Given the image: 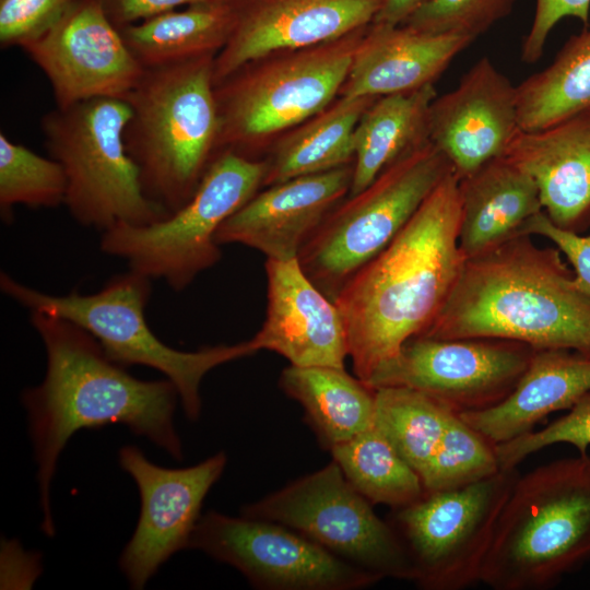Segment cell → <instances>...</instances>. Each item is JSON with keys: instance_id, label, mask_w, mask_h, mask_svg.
Returning a JSON list of instances; mask_svg holds the SVG:
<instances>
[{"instance_id": "7c38bea8", "label": "cell", "mask_w": 590, "mask_h": 590, "mask_svg": "<svg viewBox=\"0 0 590 590\" xmlns=\"http://www.w3.org/2000/svg\"><path fill=\"white\" fill-rule=\"evenodd\" d=\"M332 460L240 509V515L294 529L338 557L380 578L413 581L408 552Z\"/></svg>"}, {"instance_id": "484cf974", "label": "cell", "mask_w": 590, "mask_h": 590, "mask_svg": "<svg viewBox=\"0 0 590 590\" xmlns=\"http://www.w3.org/2000/svg\"><path fill=\"white\" fill-rule=\"evenodd\" d=\"M282 391L305 411V421L328 451L374 425L376 390L344 368L290 365Z\"/></svg>"}, {"instance_id": "603a6c76", "label": "cell", "mask_w": 590, "mask_h": 590, "mask_svg": "<svg viewBox=\"0 0 590 590\" xmlns=\"http://www.w3.org/2000/svg\"><path fill=\"white\" fill-rule=\"evenodd\" d=\"M590 391V354L534 350L514 390L488 409L459 413L495 445L534 429L547 415L573 408Z\"/></svg>"}, {"instance_id": "8d00e7d4", "label": "cell", "mask_w": 590, "mask_h": 590, "mask_svg": "<svg viewBox=\"0 0 590 590\" xmlns=\"http://www.w3.org/2000/svg\"><path fill=\"white\" fill-rule=\"evenodd\" d=\"M521 234L551 240L571 264L577 287L590 296V235L557 226L543 210L527 221Z\"/></svg>"}, {"instance_id": "44dd1931", "label": "cell", "mask_w": 590, "mask_h": 590, "mask_svg": "<svg viewBox=\"0 0 590 590\" xmlns=\"http://www.w3.org/2000/svg\"><path fill=\"white\" fill-rule=\"evenodd\" d=\"M535 181L543 211L579 232L590 222V111L536 131H520L504 154Z\"/></svg>"}, {"instance_id": "4316f807", "label": "cell", "mask_w": 590, "mask_h": 590, "mask_svg": "<svg viewBox=\"0 0 590 590\" xmlns=\"http://www.w3.org/2000/svg\"><path fill=\"white\" fill-rule=\"evenodd\" d=\"M434 84L377 97L359 118L354 134L353 179L349 196L365 189L387 166L429 140Z\"/></svg>"}, {"instance_id": "4dcf8cb0", "label": "cell", "mask_w": 590, "mask_h": 590, "mask_svg": "<svg viewBox=\"0 0 590 590\" xmlns=\"http://www.w3.org/2000/svg\"><path fill=\"white\" fill-rule=\"evenodd\" d=\"M375 390L374 425L422 479L455 411L420 390Z\"/></svg>"}, {"instance_id": "5b68a950", "label": "cell", "mask_w": 590, "mask_h": 590, "mask_svg": "<svg viewBox=\"0 0 590 590\" xmlns=\"http://www.w3.org/2000/svg\"><path fill=\"white\" fill-rule=\"evenodd\" d=\"M590 559V456L518 475L499 515L480 582L545 590Z\"/></svg>"}, {"instance_id": "3957f363", "label": "cell", "mask_w": 590, "mask_h": 590, "mask_svg": "<svg viewBox=\"0 0 590 590\" xmlns=\"http://www.w3.org/2000/svg\"><path fill=\"white\" fill-rule=\"evenodd\" d=\"M574 276L556 247L517 235L465 259L447 300L420 335L503 339L590 354V296Z\"/></svg>"}, {"instance_id": "74e56055", "label": "cell", "mask_w": 590, "mask_h": 590, "mask_svg": "<svg viewBox=\"0 0 590 590\" xmlns=\"http://www.w3.org/2000/svg\"><path fill=\"white\" fill-rule=\"evenodd\" d=\"M589 15L590 0H535L534 17L521 46L522 61L540 60L550 33L562 19L576 17L587 26Z\"/></svg>"}, {"instance_id": "30bf717a", "label": "cell", "mask_w": 590, "mask_h": 590, "mask_svg": "<svg viewBox=\"0 0 590 590\" xmlns=\"http://www.w3.org/2000/svg\"><path fill=\"white\" fill-rule=\"evenodd\" d=\"M452 170L430 141L408 151L326 216L298 255L308 279L331 300L406 225Z\"/></svg>"}, {"instance_id": "7402d4cb", "label": "cell", "mask_w": 590, "mask_h": 590, "mask_svg": "<svg viewBox=\"0 0 590 590\" xmlns=\"http://www.w3.org/2000/svg\"><path fill=\"white\" fill-rule=\"evenodd\" d=\"M474 39L408 25L371 23L355 51L339 96L380 97L434 84Z\"/></svg>"}, {"instance_id": "5bb4252c", "label": "cell", "mask_w": 590, "mask_h": 590, "mask_svg": "<svg viewBox=\"0 0 590 590\" xmlns=\"http://www.w3.org/2000/svg\"><path fill=\"white\" fill-rule=\"evenodd\" d=\"M533 351L524 343L503 339L416 335L365 384L374 389L420 390L457 413L481 411L514 390Z\"/></svg>"}, {"instance_id": "d4e9b609", "label": "cell", "mask_w": 590, "mask_h": 590, "mask_svg": "<svg viewBox=\"0 0 590 590\" xmlns=\"http://www.w3.org/2000/svg\"><path fill=\"white\" fill-rule=\"evenodd\" d=\"M243 2L190 4L118 30L144 69L216 56L238 23Z\"/></svg>"}, {"instance_id": "6da1fadb", "label": "cell", "mask_w": 590, "mask_h": 590, "mask_svg": "<svg viewBox=\"0 0 590 590\" xmlns=\"http://www.w3.org/2000/svg\"><path fill=\"white\" fill-rule=\"evenodd\" d=\"M30 312L47 364L43 381L22 392V403L37 465L40 529L52 538L51 482L71 436L81 429L122 424L181 461L182 445L174 425L179 396L167 378L133 377L80 326L48 314Z\"/></svg>"}, {"instance_id": "8992f818", "label": "cell", "mask_w": 590, "mask_h": 590, "mask_svg": "<svg viewBox=\"0 0 590 590\" xmlns=\"http://www.w3.org/2000/svg\"><path fill=\"white\" fill-rule=\"evenodd\" d=\"M150 279L129 270L108 281L98 292L52 295L0 274L1 291L30 311L67 319L91 333L109 358L128 367L142 365L164 374L176 387L186 417L201 414L200 385L213 368L251 355V340L185 352L163 343L145 319L152 287Z\"/></svg>"}, {"instance_id": "9c48e42d", "label": "cell", "mask_w": 590, "mask_h": 590, "mask_svg": "<svg viewBox=\"0 0 590 590\" xmlns=\"http://www.w3.org/2000/svg\"><path fill=\"white\" fill-rule=\"evenodd\" d=\"M266 170V161L223 150L185 205L151 224L103 232L101 249L126 260L129 270L182 291L219 262L217 229L259 191Z\"/></svg>"}, {"instance_id": "ffe728a7", "label": "cell", "mask_w": 590, "mask_h": 590, "mask_svg": "<svg viewBox=\"0 0 590 590\" xmlns=\"http://www.w3.org/2000/svg\"><path fill=\"white\" fill-rule=\"evenodd\" d=\"M267 314L251 339L299 367L344 368L349 356L341 314L305 274L298 259H267Z\"/></svg>"}, {"instance_id": "8fae6325", "label": "cell", "mask_w": 590, "mask_h": 590, "mask_svg": "<svg viewBox=\"0 0 590 590\" xmlns=\"http://www.w3.org/2000/svg\"><path fill=\"white\" fill-rule=\"evenodd\" d=\"M519 473L499 469L476 482L425 492L394 509L389 522L425 590H462L480 582L502 509Z\"/></svg>"}, {"instance_id": "d590c367", "label": "cell", "mask_w": 590, "mask_h": 590, "mask_svg": "<svg viewBox=\"0 0 590 590\" xmlns=\"http://www.w3.org/2000/svg\"><path fill=\"white\" fill-rule=\"evenodd\" d=\"M73 0H0V44L22 47L51 27Z\"/></svg>"}, {"instance_id": "7a4b0ae2", "label": "cell", "mask_w": 590, "mask_h": 590, "mask_svg": "<svg viewBox=\"0 0 590 590\" xmlns=\"http://www.w3.org/2000/svg\"><path fill=\"white\" fill-rule=\"evenodd\" d=\"M460 215L459 178L450 170L334 298L354 374L364 382L420 335L447 300L465 261Z\"/></svg>"}, {"instance_id": "1f68e13d", "label": "cell", "mask_w": 590, "mask_h": 590, "mask_svg": "<svg viewBox=\"0 0 590 590\" xmlns=\"http://www.w3.org/2000/svg\"><path fill=\"white\" fill-rule=\"evenodd\" d=\"M67 180L61 165L0 133V210L11 217L12 208H55L64 204Z\"/></svg>"}, {"instance_id": "d6a6232c", "label": "cell", "mask_w": 590, "mask_h": 590, "mask_svg": "<svg viewBox=\"0 0 590 590\" xmlns=\"http://www.w3.org/2000/svg\"><path fill=\"white\" fill-rule=\"evenodd\" d=\"M499 469L496 445L453 412L422 482L425 492L455 488Z\"/></svg>"}, {"instance_id": "2e32d148", "label": "cell", "mask_w": 590, "mask_h": 590, "mask_svg": "<svg viewBox=\"0 0 590 590\" xmlns=\"http://www.w3.org/2000/svg\"><path fill=\"white\" fill-rule=\"evenodd\" d=\"M21 48L49 80L58 108L96 97L125 99L144 71L101 0H73Z\"/></svg>"}, {"instance_id": "52a82bcc", "label": "cell", "mask_w": 590, "mask_h": 590, "mask_svg": "<svg viewBox=\"0 0 590 590\" xmlns=\"http://www.w3.org/2000/svg\"><path fill=\"white\" fill-rule=\"evenodd\" d=\"M367 27L319 45L273 52L215 84L217 150L248 157L272 135L327 108L339 95Z\"/></svg>"}, {"instance_id": "83f0119b", "label": "cell", "mask_w": 590, "mask_h": 590, "mask_svg": "<svg viewBox=\"0 0 590 590\" xmlns=\"http://www.w3.org/2000/svg\"><path fill=\"white\" fill-rule=\"evenodd\" d=\"M376 98L339 96L322 111L296 126L275 145L270 161H266L263 186L352 164L356 125Z\"/></svg>"}, {"instance_id": "d6986e66", "label": "cell", "mask_w": 590, "mask_h": 590, "mask_svg": "<svg viewBox=\"0 0 590 590\" xmlns=\"http://www.w3.org/2000/svg\"><path fill=\"white\" fill-rule=\"evenodd\" d=\"M353 163L258 191L217 229L219 245L240 244L267 259L292 260L331 210L349 196Z\"/></svg>"}, {"instance_id": "836d02e7", "label": "cell", "mask_w": 590, "mask_h": 590, "mask_svg": "<svg viewBox=\"0 0 590 590\" xmlns=\"http://www.w3.org/2000/svg\"><path fill=\"white\" fill-rule=\"evenodd\" d=\"M516 0H429L404 25L475 39L511 11Z\"/></svg>"}, {"instance_id": "cb8c5ba5", "label": "cell", "mask_w": 590, "mask_h": 590, "mask_svg": "<svg viewBox=\"0 0 590 590\" xmlns=\"http://www.w3.org/2000/svg\"><path fill=\"white\" fill-rule=\"evenodd\" d=\"M458 241L465 259L521 235L527 221L543 210L533 178L505 155L459 179Z\"/></svg>"}, {"instance_id": "f1b7e54d", "label": "cell", "mask_w": 590, "mask_h": 590, "mask_svg": "<svg viewBox=\"0 0 590 590\" xmlns=\"http://www.w3.org/2000/svg\"><path fill=\"white\" fill-rule=\"evenodd\" d=\"M520 129L536 131L590 111V21L543 70L516 85Z\"/></svg>"}, {"instance_id": "ac0fdd59", "label": "cell", "mask_w": 590, "mask_h": 590, "mask_svg": "<svg viewBox=\"0 0 590 590\" xmlns=\"http://www.w3.org/2000/svg\"><path fill=\"white\" fill-rule=\"evenodd\" d=\"M384 0H244L238 23L214 57V85L273 52L331 42L370 25Z\"/></svg>"}, {"instance_id": "ba28073f", "label": "cell", "mask_w": 590, "mask_h": 590, "mask_svg": "<svg viewBox=\"0 0 590 590\" xmlns=\"http://www.w3.org/2000/svg\"><path fill=\"white\" fill-rule=\"evenodd\" d=\"M130 116L127 101L96 97L57 107L42 119L47 151L66 176L64 205L83 226L105 232L168 216L145 196L127 152L123 132Z\"/></svg>"}, {"instance_id": "9a60e30c", "label": "cell", "mask_w": 590, "mask_h": 590, "mask_svg": "<svg viewBox=\"0 0 590 590\" xmlns=\"http://www.w3.org/2000/svg\"><path fill=\"white\" fill-rule=\"evenodd\" d=\"M118 461L137 484L141 500L135 530L118 564L130 587L140 590L169 557L189 547L202 503L221 477L227 457L220 451L198 464L168 469L128 445L120 448Z\"/></svg>"}, {"instance_id": "e575fe53", "label": "cell", "mask_w": 590, "mask_h": 590, "mask_svg": "<svg viewBox=\"0 0 590 590\" xmlns=\"http://www.w3.org/2000/svg\"><path fill=\"white\" fill-rule=\"evenodd\" d=\"M555 444H568L579 455L590 447V391L568 413L539 430H531L507 442L496 445L500 468L516 469L529 456Z\"/></svg>"}, {"instance_id": "f546056e", "label": "cell", "mask_w": 590, "mask_h": 590, "mask_svg": "<svg viewBox=\"0 0 590 590\" xmlns=\"http://www.w3.org/2000/svg\"><path fill=\"white\" fill-rule=\"evenodd\" d=\"M329 451L346 480L373 505L394 510L425 493L418 473L375 425Z\"/></svg>"}, {"instance_id": "4fadbf2b", "label": "cell", "mask_w": 590, "mask_h": 590, "mask_svg": "<svg viewBox=\"0 0 590 590\" xmlns=\"http://www.w3.org/2000/svg\"><path fill=\"white\" fill-rule=\"evenodd\" d=\"M188 548L233 566L260 590H357L381 580L292 528L243 515H201Z\"/></svg>"}, {"instance_id": "f35d334b", "label": "cell", "mask_w": 590, "mask_h": 590, "mask_svg": "<svg viewBox=\"0 0 590 590\" xmlns=\"http://www.w3.org/2000/svg\"><path fill=\"white\" fill-rule=\"evenodd\" d=\"M214 1L224 0H101V3L111 23L121 28L178 7Z\"/></svg>"}, {"instance_id": "e0dca14e", "label": "cell", "mask_w": 590, "mask_h": 590, "mask_svg": "<svg viewBox=\"0 0 590 590\" xmlns=\"http://www.w3.org/2000/svg\"><path fill=\"white\" fill-rule=\"evenodd\" d=\"M429 140L458 178L503 156L521 131L516 86L488 57L479 59L429 107Z\"/></svg>"}, {"instance_id": "277c9868", "label": "cell", "mask_w": 590, "mask_h": 590, "mask_svg": "<svg viewBox=\"0 0 590 590\" xmlns=\"http://www.w3.org/2000/svg\"><path fill=\"white\" fill-rule=\"evenodd\" d=\"M215 56L144 69L125 101V145L149 200L168 215L185 205L217 154Z\"/></svg>"}, {"instance_id": "ab89813d", "label": "cell", "mask_w": 590, "mask_h": 590, "mask_svg": "<svg viewBox=\"0 0 590 590\" xmlns=\"http://www.w3.org/2000/svg\"><path fill=\"white\" fill-rule=\"evenodd\" d=\"M427 1L429 0H384L373 23L403 25Z\"/></svg>"}]
</instances>
